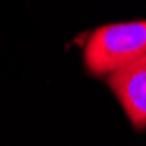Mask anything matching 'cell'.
Instances as JSON below:
<instances>
[{
	"instance_id": "obj_1",
	"label": "cell",
	"mask_w": 146,
	"mask_h": 146,
	"mask_svg": "<svg viewBox=\"0 0 146 146\" xmlns=\"http://www.w3.org/2000/svg\"><path fill=\"white\" fill-rule=\"evenodd\" d=\"M146 52V19L96 28L84 45V64L92 77H108Z\"/></svg>"
},
{
	"instance_id": "obj_2",
	"label": "cell",
	"mask_w": 146,
	"mask_h": 146,
	"mask_svg": "<svg viewBox=\"0 0 146 146\" xmlns=\"http://www.w3.org/2000/svg\"><path fill=\"white\" fill-rule=\"evenodd\" d=\"M106 84L136 131L146 129V52L106 77Z\"/></svg>"
}]
</instances>
